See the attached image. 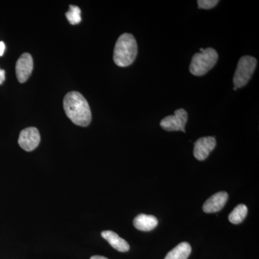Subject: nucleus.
<instances>
[{"label":"nucleus","instance_id":"f3484780","mask_svg":"<svg viewBox=\"0 0 259 259\" xmlns=\"http://www.w3.org/2000/svg\"><path fill=\"white\" fill-rule=\"evenodd\" d=\"M5 50V45L3 41L0 42V56L3 55Z\"/></svg>","mask_w":259,"mask_h":259},{"label":"nucleus","instance_id":"a211bd4d","mask_svg":"<svg viewBox=\"0 0 259 259\" xmlns=\"http://www.w3.org/2000/svg\"><path fill=\"white\" fill-rule=\"evenodd\" d=\"M90 259H108L105 258V257L101 256V255H94V256L91 257Z\"/></svg>","mask_w":259,"mask_h":259},{"label":"nucleus","instance_id":"423d86ee","mask_svg":"<svg viewBox=\"0 0 259 259\" xmlns=\"http://www.w3.org/2000/svg\"><path fill=\"white\" fill-rule=\"evenodd\" d=\"M40 142V135L36 127H28L20 132L18 144L25 151H33L38 146Z\"/></svg>","mask_w":259,"mask_h":259},{"label":"nucleus","instance_id":"2eb2a0df","mask_svg":"<svg viewBox=\"0 0 259 259\" xmlns=\"http://www.w3.org/2000/svg\"><path fill=\"white\" fill-rule=\"evenodd\" d=\"M219 3L218 0H198L199 8L200 9L209 10L214 8Z\"/></svg>","mask_w":259,"mask_h":259},{"label":"nucleus","instance_id":"9b49d317","mask_svg":"<svg viewBox=\"0 0 259 259\" xmlns=\"http://www.w3.org/2000/svg\"><path fill=\"white\" fill-rule=\"evenodd\" d=\"M134 226L141 231H151L158 225L157 218L149 214H141L135 218Z\"/></svg>","mask_w":259,"mask_h":259},{"label":"nucleus","instance_id":"20e7f679","mask_svg":"<svg viewBox=\"0 0 259 259\" xmlns=\"http://www.w3.org/2000/svg\"><path fill=\"white\" fill-rule=\"evenodd\" d=\"M256 65V59L253 56H244L240 59L233 76L234 88H242L248 83L254 72Z\"/></svg>","mask_w":259,"mask_h":259},{"label":"nucleus","instance_id":"9d476101","mask_svg":"<svg viewBox=\"0 0 259 259\" xmlns=\"http://www.w3.org/2000/svg\"><path fill=\"white\" fill-rule=\"evenodd\" d=\"M102 238L106 240L112 247L120 252H126L130 249V245L123 238H120L117 233L111 231L102 232Z\"/></svg>","mask_w":259,"mask_h":259},{"label":"nucleus","instance_id":"7ed1b4c3","mask_svg":"<svg viewBox=\"0 0 259 259\" xmlns=\"http://www.w3.org/2000/svg\"><path fill=\"white\" fill-rule=\"evenodd\" d=\"M194 54L191 61L190 71L194 76H201L207 74L217 64L218 54L212 48L203 49Z\"/></svg>","mask_w":259,"mask_h":259},{"label":"nucleus","instance_id":"1a4fd4ad","mask_svg":"<svg viewBox=\"0 0 259 259\" xmlns=\"http://www.w3.org/2000/svg\"><path fill=\"white\" fill-rule=\"evenodd\" d=\"M228 194L226 192H220L213 194L203 204V210L206 213L217 212L221 210L226 204Z\"/></svg>","mask_w":259,"mask_h":259},{"label":"nucleus","instance_id":"39448f33","mask_svg":"<svg viewBox=\"0 0 259 259\" xmlns=\"http://www.w3.org/2000/svg\"><path fill=\"white\" fill-rule=\"evenodd\" d=\"M188 120V114L184 109L175 110L173 115L162 119L160 125L166 131H182L185 133V125Z\"/></svg>","mask_w":259,"mask_h":259},{"label":"nucleus","instance_id":"f8f14e48","mask_svg":"<svg viewBox=\"0 0 259 259\" xmlns=\"http://www.w3.org/2000/svg\"><path fill=\"white\" fill-rule=\"evenodd\" d=\"M192 248L190 243L182 242L167 253L164 259H187L190 256Z\"/></svg>","mask_w":259,"mask_h":259},{"label":"nucleus","instance_id":"f03ea898","mask_svg":"<svg viewBox=\"0 0 259 259\" xmlns=\"http://www.w3.org/2000/svg\"><path fill=\"white\" fill-rule=\"evenodd\" d=\"M138 54V45L132 34L124 33L117 39L114 49L113 60L117 66L127 67L134 62Z\"/></svg>","mask_w":259,"mask_h":259},{"label":"nucleus","instance_id":"0eeeda50","mask_svg":"<svg viewBox=\"0 0 259 259\" xmlns=\"http://www.w3.org/2000/svg\"><path fill=\"white\" fill-rule=\"evenodd\" d=\"M216 146V140L214 137L200 138L194 143V156L198 161H204L208 157Z\"/></svg>","mask_w":259,"mask_h":259},{"label":"nucleus","instance_id":"4468645a","mask_svg":"<svg viewBox=\"0 0 259 259\" xmlns=\"http://www.w3.org/2000/svg\"><path fill=\"white\" fill-rule=\"evenodd\" d=\"M81 13L79 7L70 5L69 10L66 13V17L70 24L77 25L81 21Z\"/></svg>","mask_w":259,"mask_h":259},{"label":"nucleus","instance_id":"6e6552de","mask_svg":"<svg viewBox=\"0 0 259 259\" xmlns=\"http://www.w3.org/2000/svg\"><path fill=\"white\" fill-rule=\"evenodd\" d=\"M33 69V60L30 54H23L17 61L16 76L19 82L24 83L28 79Z\"/></svg>","mask_w":259,"mask_h":259},{"label":"nucleus","instance_id":"ddd939ff","mask_svg":"<svg viewBox=\"0 0 259 259\" xmlns=\"http://www.w3.org/2000/svg\"><path fill=\"white\" fill-rule=\"evenodd\" d=\"M248 214V207L245 204H241L236 206V208L229 214L230 222L233 224H240L244 221Z\"/></svg>","mask_w":259,"mask_h":259},{"label":"nucleus","instance_id":"f257e3e1","mask_svg":"<svg viewBox=\"0 0 259 259\" xmlns=\"http://www.w3.org/2000/svg\"><path fill=\"white\" fill-rule=\"evenodd\" d=\"M64 109L67 117L75 125L87 127L91 122L90 105L81 93L71 92L66 94L64 99Z\"/></svg>","mask_w":259,"mask_h":259},{"label":"nucleus","instance_id":"dca6fc26","mask_svg":"<svg viewBox=\"0 0 259 259\" xmlns=\"http://www.w3.org/2000/svg\"><path fill=\"white\" fill-rule=\"evenodd\" d=\"M5 80V71L0 69V84L3 83Z\"/></svg>","mask_w":259,"mask_h":259}]
</instances>
